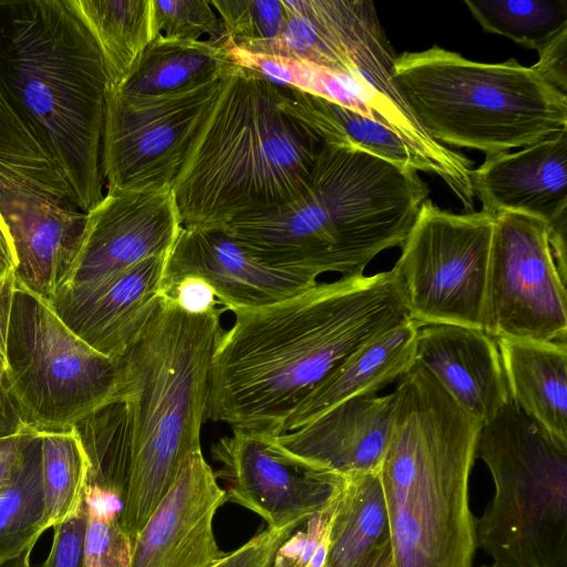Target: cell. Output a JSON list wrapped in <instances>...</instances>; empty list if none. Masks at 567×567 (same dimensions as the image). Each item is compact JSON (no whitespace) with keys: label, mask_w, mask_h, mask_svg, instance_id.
Returning <instances> with one entry per match:
<instances>
[{"label":"cell","mask_w":567,"mask_h":567,"mask_svg":"<svg viewBox=\"0 0 567 567\" xmlns=\"http://www.w3.org/2000/svg\"><path fill=\"white\" fill-rule=\"evenodd\" d=\"M233 312L210 364L206 420L269 436L349 355L411 319L392 270Z\"/></svg>","instance_id":"cell-1"},{"label":"cell","mask_w":567,"mask_h":567,"mask_svg":"<svg viewBox=\"0 0 567 567\" xmlns=\"http://www.w3.org/2000/svg\"><path fill=\"white\" fill-rule=\"evenodd\" d=\"M109 85L73 0H0V102L59 168L84 213L103 198Z\"/></svg>","instance_id":"cell-2"},{"label":"cell","mask_w":567,"mask_h":567,"mask_svg":"<svg viewBox=\"0 0 567 567\" xmlns=\"http://www.w3.org/2000/svg\"><path fill=\"white\" fill-rule=\"evenodd\" d=\"M429 194L412 167L323 144L298 197L227 230L270 267L316 279L359 275L380 252L402 246Z\"/></svg>","instance_id":"cell-3"},{"label":"cell","mask_w":567,"mask_h":567,"mask_svg":"<svg viewBox=\"0 0 567 567\" xmlns=\"http://www.w3.org/2000/svg\"><path fill=\"white\" fill-rule=\"evenodd\" d=\"M378 476L393 567H473L470 476L482 424L417 361L396 388Z\"/></svg>","instance_id":"cell-4"},{"label":"cell","mask_w":567,"mask_h":567,"mask_svg":"<svg viewBox=\"0 0 567 567\" xmlns=\"http://www.w3.org/2000/svg\"><path fill=\"white\" fill-rule=\"evenodd\" d=\"M224 308L192 313L158 295L122 353L116 401L131 425L130 480L120 524L133 547L186 460L202 451L213 355Z\"/></svg>","instance_id":"cell-5"},{"label":"cell","mask_w":567,"mask_h":567,"mask_svg":"<svg viewBox=\"0 0 567 567\" xmlns=\"http://www.w3.org/2000/svg\"><path fill=\"white\" fill-rule=\"evenodd\" d=\"M322 146L282 109L278 85L237 65L173 183L182 225L227 228L291 202Z\"/></svg>","instance_id":"cell-6"},{"label":"cell","mask_w":567,"mask_h":567,"mask_svg":"<svg viewBox=\"0 0 567 567\" xmlns=\"http://www.w3.org/2000/svg\"><path fill=\"white\" fill-rule=\"evenodd\" d=\"M393 78L427 134L486 157L567 131V94L516 59L476 62L437 45L396 55Z\"/></svg>","instance_id":"cell-7"},{"label":"cell","mask_w":567,"mask_h":567,"mask_svg":"<svg viewBox=\"0 0 567 567\" xmlns=\"http://www.w3.org/2000/svg\"><path fill=\"white\" fill-rule=\"evenodd\" d=\"M476 457L494 486L477 548L499 567H567V444L511 400L482 425Z\"/></svg>","instance_id":"cell-8"},{"label":"cell","mask_w":567,"mask_h":567,"mask_svg":"<svg viewBox=\"0 0 567 567\" xmlns=\"http://www.w3.org/2000/svg\"><path fill=\"white\" fill-rule=\"evenodd\" d=\"M1 383L28 430L61 432L116 401L118 369L14 280Z\"/></svg>","instance_id":"cell-9"},{"label":"cell","mask_w":567,"mask_h":567,"mask_svg":"<svg viewBox=\"0 0 567 567\" xmlns=\"http://www.w3.org/2000/svg\"><path fill=\"white\" fill-rule=\"evenodd\" d=\"M316 62L342 75L379 123L411 150L417 171L439 176L474 212L472 162L432 138L393 78L396 55L372 1L303 0Z\"/></svg>","instance_id":"cell-10"},{"label":"cell","mask_w":567,"mask_h":567,"mask_svg":"<svg viewBox=\"0 0 567 567\" xmlns=\"http://www.w3.org/2000/svg\"><path fill=\"white\" fill-rule=\"evenodd\" d=\"M0 216L16 251L14 280L51 301L76 258L87 214L59 168L1 102Z\"/></svg>","instance_id":"cell-11"},{"label":"cell","mask_w":567,"mask_h":567,"mask_svg":"<svg viewBox=\"0 0 567 567\" xmlns=\"http://www.w3.org/2000/svg\"><path fill=\"white\" fill-rule=\"evenodd\" d=\"M494 220L424 202L391 269L413 321L483 330Z\"/></svg>","instance_id":"cell-12"},{"label":"cell","mask_w":567,"mask_h":567,"mask_svg":"<svg viewBox=\"0 0 567 567\" xmlns=\"http://www.w3.org/2000/svg\"><path fill=\"white\" fill-rule=\"evenodd\" d=\"M221 82L163 96H127L109 86L101 151L107 192L172 188Z\"/></svg>","instance_id":"cell-13"},{"label":"cell","mask_w":567,"mask_h":567,"mask_svg":"<svg viewBox=\"0 0 567 567\" xmlns=\"http://www.w3.org/2000/svg\"><path fill=\"white\" fill-rule=\"evenodd\" d=\"M483 330L494 338L567 341L566 280L545 221L518 213L495 215Z\"/></svg>","instance_id":"cell-14"},{"label":"cell","mask_w":567,"mask_h":567,"mask_svg":"<svg viewBox=\"0 0 567 567\" xmlns=\"http://www.w3.org/2000/svg\"><path fill=\"white\" fill-rule=\"evenodd\" d=\"M212 455L227 502L259 515L269 528L298 527L323 511L343 478L302 465L257 432L231 430L213 444Z\"/></svg>","instance_id":"cell-15"},{"label":"cell","mask_w":567,"mask_h":567,"mask_svg":"<svg viewBox=\"0 0 567 567\" xmlns=\"http://www.w3.org/2000/svg\"><path fill=\"white\" fill-rule=\"evenodd\" d=\"M86 214L81 247L60 288L167 257L183 228L172 188L107 192Z\"/></svg>","instance_id":"cell-16"},{"label":"cell","mask_w":567,"mask_h":567,"mask_svg":"<svg viewBox=\"0 0 567 567\" xmlns=\"http://www.w3.org/2000/svg\"><path fill=\"white\" fill-rule=\"evenodd\" d=\"M186 277L206 281L230 311L272 305L318 282L261 262L227 228L198 226H183L165 260L159 295Z\"/></svg>","instance_id":"cell-17"},{"label":"cell","mask_w":567,"mask_h":567,"mask_svg":"<svg viewBox=\"0 0 567 567\" xmlns=\"http://www.w3.org/2000/svg\"><path fill=\"white\" fill-rule=\"evenodd\" d=\"M226 492L202 451L192 454L133 544L130 567H210L225 551L213 522Z\"/></svg>","instance_id":"cell-18"},{"label":"cell","mask_w":567,"mask_h":567,"mask_svg":"<svg viewBox=\"0 0 567 567\" xmlns=\"http://www.w3.org/2000/svg\"><path fill=\"white\" fill-rule=\"evenodd\" d=\"M395 392L349 399L313 421L271 436L302 465L341 477L378 474L390 439Z\"/></svg>","instance_id":"cell-19"},{"label":"cell","mask_w":567,"mask_h":567,"mask_svg":"<svg viewBox=\"0 0 567 567\" xmlns=\"http://www.w3.org/2000/svg\"><path fill=\"white\" fill-rule=\"evenodd\" d=\"M167 257H151L80 286L60 288L50 302L81 340L115 360L159 295Z\"/></svg>","instance_id":"cell-20"},{"label":"cell","mask_w":567,"mask_h":567,"mask_svg":"<svg viewBox=\"0 0 567 567\" xmlns=\"http://www.w3.org/2000/svg\"><path fill=\"white\" fill-rule=\"evenodd\" d=\"M482 209L518 213L547 226L567 217V131L519 151L485 157L471 173Z\"/></svg>","instance_id":"cell-21"},{"label":"cell","mask_w":567,"mask_h":567,"mask_svg":"<svg viewBox=\"0 0 567 567\" xmlns=\"http://www.w3.org/2000/svg\"><path fill=\"white\" fill-rule=\"evenodd\" d=\"M415 361L482 425L511 401L496 340L484 330L450 323L422 324Z\"/></svg>","instance_id":"cell-22"},{"label":"cell","mask_w":567,"mask_h":567,"mask_svg":"<svg viewBox=\"0 0 567 567\" xmlns=\"http://www.w3.org/2000/svg\"><path fill=\"white\" fill-rule=\"evenodd\" d=\"M419 328L408 319L354 351L298 405L287 419L284 433L349 399L378 393L400 380L415 362Z\"/></svg>","instance_id":"cell-23"},{"label":"cell","mask_w":567,"mask_h":567,"mask_svg":"<svg viewBox=\"0 0 567 567\" xmlns=\"http://www.w3.org/2000/svg\"><path fill=\"white\" fill-rule=\"evenodd\" d=\"M495 340L511 400L567 444V341Z\"/></svg>","instance_id":"cell-24"},{"label":"cell","mask_w":567,"mask_h":567,"mask_svg":"<svg viewBox=\"0 0 567 567\" xmlns=\"http://www.w3.org/2000/svg\"><path fill=\"white\" fill-rule=\"evenodd\" d=\"M230 49L209 39L176 40L157 34L121 82L127 96H163L224 79L236 66Z\"/></svg>","instance_id":"cell-25"},{"label":"cell","mask_w":567,"mask_h":567,"mask_svg":"<svg viewBox=\"0 0 567 567\" xmlns=\"http://www.w3.org/2000/svg\"><path fill=\"white\" fill-rule=\"evenodd\" d=\"M279 87L282 109L311 130L323 144L362 151L417 171L411 150L388 126L319 95L289 86Z\"/></svg>","instance_id":"cell-26"},{"label":"cell","mask_w":567,"mask_h":567,"mask_svg":"<svg viewBox=\"0 0 567 567\" xmlns=\"http://www.w3.org/2000/svg\"><path fill=\"white\" fill-rule=\"evenodd\" d=\"M329 511V545L324 567H353L388 534L378 474L343 477L331 496Z\"/></svg>","instance_id":"cell-27"},{"label":"cell","mask_w":567,"mask_h":567,"mask_svg":"<svg viewBox=\"0 0 567 567\" xmlns=\"http://www.w3.org/2000/svg\"><path fill=\"white\" fill-rule=\"evenodd\" d=\"M102 53L110 85L126 78L156 37L152 0H73Z\"/></svg>","instance_id":"cell-28"},{"label":"cell","mask_w":567,"mask_h":567,"mask_svg":"<svg viewBox=\"0 0 567 567\" xmlns=\"http://www.w3.org/2000/svg\"><path fill=\"white\" fill-rule=\"evenodd\" d=\"M48 528L41 437L35 433L24 447L11 483L0 494V566L33 548Z\"/></svg>","instance_id":"cell-29"},{"label":"cell","mask_w":567,"mask_h":567,"mask_svg":"<svg viewBox=\"0 0 567 567\" xmlns=\"http://www.w3.org/2000/svg\"><path fill=\"white\" fill-rule=\"evenodd\" d=\"M90 463L86 485L123 503L131 472V425L126 405L113 401L75 425Z\"/></svg>","instance_id":"cell-30"},{"label":"cell","mask_w":567,"mask_h":567,"mask_svg":"<svg viewBox=\"0 0 567 567\" xmlns=\"http://www.w3.org/2000/svg\"><path fill=\"white\" fill-rule=\"evenodd\" d=\"M486 32L542 50L567 29L566 0H465Z\"/></svg>","instance_id":"cell-31"},{"label":"cell","mask_w":567,"mask_h":567,"mask_svg":"<svg viewBox=\"0 0 567 567\" xmlns=\"http://www.w3.org/2000/svg\"><path fill=\"white\" fill-rule=\"evenodd\" d=\"M39 435L45 515L50 528L63 523L84 501L90 463L75 426Z\"/></svg>","instance_id":"cell-32"},{"label":"cell","mask_w":567,"mask_h":567,"mask_svg":"<svg viewBox=\"0 0 567 567\" xmlns=\"http://www.w3.org/2000/svg\"><path fill=\"white\" fill-rule=\"evenodd\" d=\"M84 567H130L132 547L120 524L121 501L86 485Z\"/></svg>","instance_id":"cell-33"},{"label":"cell","mask_w":567,"mask_h":567,"mask_svg":"<svg viewBox=\"0 0 567 567\" xmlns=\"http://www.w3.org/2000/svg\"><path fill=\"white\" fill-rule=\"evenodd\" d=\"M218 14L227 47L248 50L277 40L287 23L282 0H210Z\"/></svg>","instance_id":"cell-34"},{"label":"cell","mask_w":567,"mask_h":567,"mask_svg":"<svg viewBox=\"0 0 567 567\" xmlns=\"http://www.w3.org/2000/svg\"><path fill=\"white\" fill-rule=\"evenodd\" d=\"M156 35L197 41L204 35L225 45L221 21L210 0H152Z\"/></svg>","instance_id":"cell-35"},{"label":"cell","mask_w":567,"mask_h":567,"mask_svg":"<svg viewBox=\"0 0 567 567\" xmlns=\"http://www.w3.org/2000/svg\"><path fill=\"white\" fill-rule=\"evenodd\" d=\"M87 506L84 501L61 524L53 527V542L39 567H84V539Z\"/></svg>","instance_id":"cell-36"},{"label":"cell","mask_w":567,"mask_h":567,"mask_svg":"<svg viewBox=\"0 0 567 567\" xmlns=\"http://www.w3.org/2000/svg\"><path fill=\"white\" fill-rule=\"evenodd\" d=\"M296 528V526L284 528L267 527L244 545L229 553H225L210 567H274L278 549Z\"/></svg>","instance_id":"cell-37"},{"label":"cell","mask_w":567,"mask_h":567,"mask_svg":"<svg viewBox=\"0 0 567 567\" xmlns=\"http://www.w3.org/2000/svg\"><path fill=\"white\" fill-rule=\"evenodd\" d=\"M329 515L328 503L323 511L306 520V532H298L282 544L276 554L274 567H306L327 533Z\"/></svg>","instance_id":"cell-38"},{"label":"cell","mask_w":567,"mask_h":567,"mask_svg":"<svg viewBox=\"0 0 567 567\" xmlns=\"http://www.w3.org/2000/svg\"><path fill=\"white\" fill-rule=\"evenodd\" d=\"M532 65L546 81L566 94L567 91V29L538 51Z\"/></svg>","instance_id":"cell-39"},{"label":"cell","mask_w":567,"mask_h":567,"mask_svg":"<svg viewBox=\"0 0 567 567\" xmlns=\"http://www.w3.org/2000/svg\"><path fill=\"white\" fill-rule=\"evenodd\" d=\"M163 295L192 313H203L217 308V298L212 287L196 277L182 279Z\"/></svg>","instance_id":"cell-40"},{"label":"cell","mask_w":567,"mask_h":567,"mask_svg":"<svg viewBox=\"0 0 567 567\" xmlns=\"http://www.w3.org/2000/svg\"><path fill=\"white\" fill-rule=\"evenodd\" d=\"M34 434L35 432L27 430L19 434L0 437V494L11 483L24 447Z\"/></svg>","instance_id":"cell-41"},{"label":"cell","mask_w":567,"mask_h":567,"mask_svg":"<svg viewBox=\"0 0 567 567\" xmlns=\"http://www.w3.org/2000/svg\"><path fill=\"white\" fill-rule=\"evenodd\" d=\"M17 257L9 229L0 216V297L14 280Z\"/></svg>","instance_id":"cell-42"},{"label":"cell","mask_w":567,"mask_h":567,"mask_svg":"<svg viewBox=\"0 0 567 567\" xmlns=\"http://www.w3.org/2000/svg\"><path fill=\"white\" fill-rule=\"evenodd\" d=\"M27 430L0 381V437L19 434Z\"/></svg>","instance_id":"cell-43"},{"label":"cell","mask_w":567,"mask_h":567,"mask_svg":"<svg viewBox=\"0 0 567 567\" xmlns=\"http://www.w3.org/2000/svg\"><path fill=\"white\" fill-rule=\"evenodd\" d=\"M353 567H393V555L389 534H385L373 545Z\"/></svg>","instance_id":"cell-44"},{"label":"cell","mask_w":567,"mask_h":567,"mask_svg":"<svg viewBox=\"0 0 567 567\" xmlns=\"http://www.w3.org/2000/svg\"><path fill=\"white\" fill-rule=\"evenodd\" d=\"M14 280L0 297V381L6 371V341Z\"/></svg>","instance_id":"cell-45"},{"label":"cell","mask_w":567,"mask_h":567,"mask_svg":"<svg viewBox=\"0 0 567 567\" xmlns=\"http://www.w3.org/2000/svg\"><path fill=\"white\" fill-rule=\"evenodd\" d=\"M329 545V530L324 534L321 543L319 544L315 555L306 567H323L326 563L327 551Z\"/></svg>","instance_id":"cell-46"},{"label":"cell","mask_w":567,"mask_h":567,"mask_svg":"<svg viewBox=\"0 0 567 567\" xmlns=\"http://www.w3.org/2000/svg\"><path fill=\"white\" fill-rule=\"evenodd\" d=\"M32 549L33 548L28 549L19 557L1 565L0 567H31L30 559H31Z\"/></svg>","instance_id":"cell-47"},{"label":"cell","mask_w":567,"mask_h":567,"mask_svg":"<svg viewBox=\"0 0 567 567\" xmlns=\"http://www.w3.org/2000/svg\"><path fill=\"white\" fill-rule=\"evenodd\" d=\"M481 567H499V566L494 565V564H491V565H483V566H481Z\"/></svg>","instance_id":"cell-48"}]
</instances>
